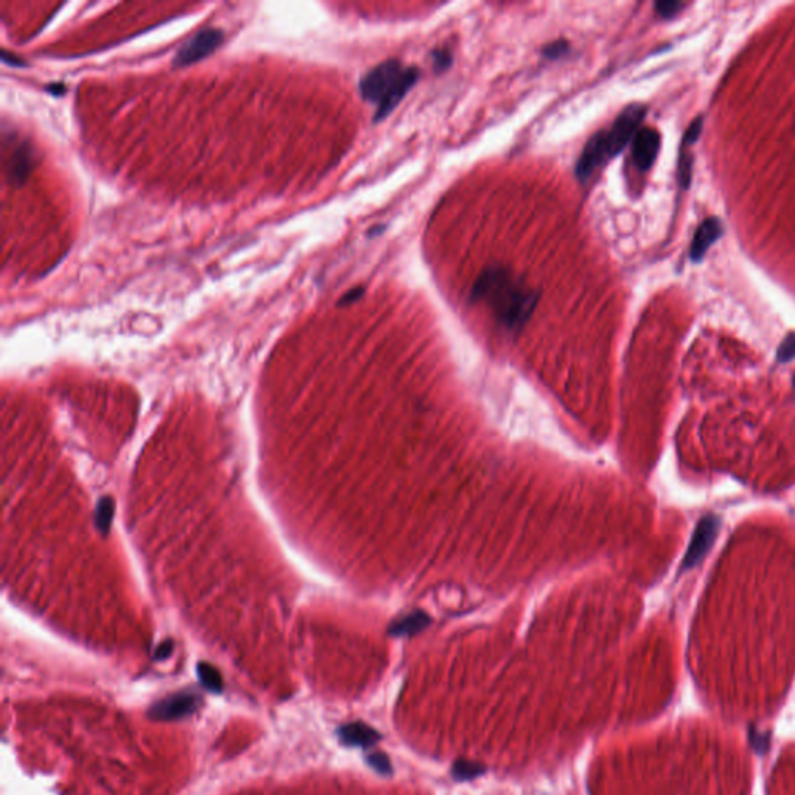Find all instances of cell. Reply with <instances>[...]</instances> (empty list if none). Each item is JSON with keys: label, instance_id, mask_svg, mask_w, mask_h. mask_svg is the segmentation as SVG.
Wrapping results in <instances>:
<instances>
[{"label": "cell", "instance_id": "obj_1", "mask_svg": "<svg viewBox=\"0 0 795 795\" xmlns=\"http://www.w3.org/2000/svg\"><path fill=\"white\" fill-rule=\"evenodd\" d=\"M471 299L484 303L503 328L519 331L532 317L539 301V294L510 269L491 266L477 277Z\"/></svg>", "mask_w": 795, "mask_h": 795}, {"label": "cell", "instance_id": "obj_2", "mask_svg": "<svg viewBox=\"0 0 795 795\" xmlns=\"http://www.w3.org/2000/svg\"><path fill=\"white\" fill-rule=\"evenodd\" d=\"M645 115V106L639 103L631 104L618 113L611 127L594 134L578 157L577 168H575L577 177L582 182L587 180L598 168L622 153L627 143L639 132Z\"/></svg>", "mask_w": 795, "mask_h": 795}, {"label": "cell", "instance_id": "obj_3", "mask_svg": "<svg viewBox=\"0 0 795 795\" xmlns=\"http://www.w3.org/2000/svg\"><path fill=\"white\" fill-rule=\"evenodd\" d=\"M418 78V69L403 67L398 59L385 61L363 75L359 90L363 100L377 104L375 121L390 115Z\"/></svg>", "mask_w": 795, "mask_h": 795}, {"label": "cell", "instance_id": "obj_4", "mask_svg": "<svg viewBox=\"0 0 795 795\" xmlns=\"http://www.w3.org/2000/svg\"><path fill=\"white\" fill-rule=\"evenodd\" d=\"M224 39L221 30L207 27L188 39L173 59L174 67H185L198 63V61L211 55Z\"/></svg>", "mask_w": 795, "mask_h": 795}, {"label": "cell", "instance_id": "obj_5", "mask_svg": "<svg viewBox=\"0 0 795 795\" xmlns=\"http://www.w3.org/2000/svg\"><path fill=\"white\" fill-rule=\"evenodd\" d=\"M718 533H719V519L713 516V514H710V516H706L699 520V524L696 525V530L693 533L690 547H688L687 555L684 558L682 563L684 570H690L693 567L699 565V563L706 558L710 549L713 547Z\"/></svg>", "mask_w": 795, "mask_h": 795}, {"label": "cell", "instance_id": "obj_6", "mask_svg": "<svg viewBox=\"0 0 795 795\" xmlns=\"http://www.w3.org/2000/svg\"><path fill=\"white\" fill-rule=\"evenodd\" d=\"M658 148H661V134L654 127H640L632 139V161L640 171H648L654 165Z\"/></svg>", "mask_w": 795, "mask_h": 795}, {"label": "cell", "instance_id": "obj_7", "mask_svg": "<svg viewBox=\"0 0 795 795\" xmlns=\"http://www.w3.org/2000/svg\"><path fill=\"white\" fill-rule=\"evenodd\" d=\"M722 224L718 218H708L703 221L694 233V238L690 247V258L694 263H699L708 249L721 238Z\"/></svg>", "mask_w": 795, "mask_h": 795}, {"label": "cell", "instance_id": "obj_8", "mask_svg": "<svg viewBox=\"0 0 795 795\" xmlns=\"http://www.w3.org/2000/svg\"><path fill=\"white\" fill-rule=\"evenodd\" d=\"M337 733L340 743L351 747H372L382 739V735L380 732L361 721L342 725L337 730Z\"/></svg>", "mask_w": 795, "mask_h": 795}, {"label": "cell", "instance_id": "obj_9", "mask_svg": "<svg viewBox=\"0 0 795 795\" xmlns=\"http://www.w3.org/2000/svg\"><path fill=\"white\" fill-rule=\"evenodd\" d=\"M196 706H198V698H194L193 694H176L162 702H158L157 706L153 707L151 715L154 718H162V719L180 718L193 711Z\"/></svg>", "mask_w": 795, "mask_h": 795}, {"label": "cell", "instance_id": "obj_10", "mask_svg": "<svg viewBox=\"0 0 795 795\" xmlns=\"http://www.w3.org/2000/svg\"><path fill=\"white\" fill-rule=\"evenodd\" d=\"M32 165H33V156H32V148H28L27 145H20L16 153L13 154L11 157V162H10V170H8V176L11 184L14 185H22L28 177V173L32 170Z\"/></svg>", "mask_w": 795, "mask_h": 795}, {"label": "cell", "instance_id": "obj_11", "mask_svg": "<svg viewBox=\"0 0 795 795\" xmlns=\"http://www.w3.org/2000/svg\"><path fill=\"white\" fill-rule=\"evenodd\" d=\"M430 625V617L424 612H412L403 618H399L398 622L393 623L389 630V634L393 637H404V635H415L421 632L424 627Z\"/></svg>", "mask_w": 795, "mask_h": 795}, {"label": "cell", "instance_id": "obj_12", "mask_svg": "<svg viewBox=\"0 0 795 795\" xmlns=\"http://www.w3.org/2000/svg\"><path fill=\"white\" fill-rule=\"evenodd\" d=\"M488 772V768L482 763L469 761L466 758H458L453 761L451 774L457 780V782H471V780L479 778Z\"/></svg>", "mask_w": 795, "mask_h": 795}, {"label": "cell", "instance_id": "obj_13", "mask_svg": "<svg viewBox=\"0 0 795 795\" xmlns=\"http://www.w3.org/2000/svg\"><path fill=\"white\" fill-rule=\"evenodd\" d=\"M113 508H115V503H113V499L111 497H103L101 501L98 502L95 511V524L98 532H101L103 534L109 532L111 522L113 518Z\"/></svg>", "mask_w": 795, "mask_h": 795}, {"label": "cell", "instance_id": "obj_14", "mask_svg": "<svg viewBox=\"0 0 795 795\" xmlns=\"http://www.w3.org/2000/svg\"><path fill=\"white\" fill-rule=\"evenodd\" d=\"M198 675L202 680V684L206 685L208 690H213V691H219L223 688V680L221 676H219V672L216 671V668L213 666L208 665V663H199L198 666Z\"/></svg>", "mask_w": 795, "mask_h": 795}, {"label": "cell", "instance_id": "obj_15", "mask_svg": "<svg viewBox=\"0 0 795 795\" xmlns=\"http://www.w3.org/2000/svg\"><path fill=\"white\" fill-rule=\"evenodd\" d=\"M367 763L377 772V774H381V775H392L393 774V766H392V761H390L387 753L375 752L372 755H368Z\"/></svg>", "mask_w": 795, "mask_h": 795}, {"label": "cell", "instance_id": "obj_16", "mask_svg": "<svg viewBox=\"0 0 795 795\" xmlns=\"http://www.w3.org/2000/svg\"><path fill=\"white\" fill-rule=\"evenodd\" d=\"M682 2H676V0H662V2L656 4V11L663 19H671L684 8Z\"/></svg>", "mask_w": 795, "mask_h": 795}, {"label": "cell", "instance_id": "obj_17", "mask_svg": "<svg viewBox=\"0 0 795 795\" xmlns=\"http://www.w3.org/2000/svg\"><path fill=\"white\" fill-rule=\"evenodd\" d=\"M569 50H570L569 42L564 41V39H558L555 42H550L549 45H545V47L542 49V53H544V56L549 58V59H559V58H563L564 55H567Z\"/></svg>", "mask_w": 795, "mask_h": 795}, {"label": "cell", "instance_id": "obj_18", "mask_svg": "<svg viewBox=\"0 0 795 795\" xmlns=\"http://www.w3.org/2000/svg\"><path fill=\"white\" fill-rule=\"evenodd\" d=\"M777 358L780 362H789L795 358V334H789L780 345Z\"/></svg>", "mask_w": 795, "mask_h": 795}, {"label": "cell", "instance_id": "obj_19", "mask_svg": "<svg viewBox=\"0 0 795 795\" xmlns=\"http://www.w3.org/2000/svg\"><path fill=\"white\" fill-rule=\"evenodd\" d=\"M432 59H434V69L438 73L448 70L452 64V55L448 50H435L432 53Z\"/></svg>", "mask_w": 795, "mask_h": 795}, {"label": "cell", "instance_id": "obj_20", "mask_svg": "<svg viewBox=\"0 0 795 795\" xmlns=\"http://www.w3.org/2000/svg\"><path fill=\"white\" fill-rule=\"evenodd\" d=\"M702 121H703L702 117H698L696 120H693V123L690 126H688V130L684 135V145H682L684 148H688L690 145H693V143L698 142L699 135L702 132Z\"/></svg>", "mask_w": 795, "mask_h": 795}, {"label": "cell", "instance_id": "obj_21", "mask_svg": "<svg viewBox=\"0 0 795 795\" xmlns=\"http://www.w3.org/2000/svg\"><path fill=\"white\" fill-rule=\"evenodd\" d=\"M363 292H365L363 287H353V289H350L346 294H344L342 297H340L339 306H346V305H351V303H354V301H358L363 295Z\"/></svg>", "mask_w": 795, "mask_h": 795}, {"label": "cell", "instance_id": "obj_22", "mask_svg": "<svg viewBox=\"0 0 795 795\" xmlns=\"http://www.w3.org/2000/svg\"><path fill=\"white\" fill-rule=\"evenodd\" d=\"M173 651V643L171 641H165L163 645L158 646V649L156 651V658H166Z\"/></svg>", "mask_w": 795, "mask_h": 795}, {"label": "cell", "instance_id": "obj_23", "mask_svg": "<svg viewBox=\"0 0 795 795\" xmlns=\"http://www.w3.org/2000/svg\"><path fill=\"white\" fill-rule=\"evenodd\" d=\"M2 59H4V63H6V64L22 65V61H20V59H16L14 56H10L8 51H6V50H4V53H2Z\"/></svg>", "mask_w": 795, "mask_h": 795}]
</instances>
